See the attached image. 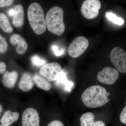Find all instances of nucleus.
I'll use <instances>...</instances> for the list:
<instances>
[{
	"instance_id": "1",
	"label": "nucleus",
	"mask_w": 126,
	"mask_h": 126,
	"mask_svg": "<svg viewBox=\"0 0 126 126\" xmlns=\"http://www.w3.org/2000/svg\"><path fill=\"white\" fill-rule=\"evenodd\" d=\"M81 99L88 108H97L108 102V94L105 88L98 85H94L88 88L83 92Z\"/></svg>"
},
{
	"instance_id": "2",
	"label": "nucleus",
	"mask_w": 126,
	"mask_h": 126,
	"mask_svg": "<svg viewBox=\"0 0 126 126\" xmlns=\"http://www.w3.org/2000/svg\"><path fill=\"white\" fill-rule=\"evenodd\" d=\"M27 17L31 27L35 33L41 35L45 32L47 26L44 11L39 4L33 2L30 5Z\"/></svg>"
},
{
	"instance_id": "3",
	"label": "nucleus",
	"mask_w": 126,
	"mask_h": 126,
	"mask_svg": "<svg viewBox=\"0 0 126 126\" xmlns=\"http://www.w3.org/2000/svg\"><path fill=\"white\" fill-rule=\"evenodd\" d=\"M46 23L49 31L58 36L61 35L65 30L63 22V11L58 6L52 7L46 16Z\"/></svg>"
},
{
	"instance_id": "4",
	"label": "nucleus",
	"mask_w": 126,
	"mask_h": 126,
	"mask_svg": "<svg viewBox=\"0 0 126 126\" xmlns=\"http://www.w3.org/2000/svg\"><path fill=\"white\" fill-rule=\"evenodd\" d=\"M89 45L87 38L79 36L75 38L70 44L68 50L69 55L73 58H78L86 51Z\"/></svg>"
},
{
	"instance_id": "5",
	"label": "nucleus",
	"mask_w": 126,
	"mask_h": 126,
	"mask_svg": "<svg viewBox=\"0 0 126 126\" xmlns=\"http://www.w3.org/2000/svg\"><path fill=\"white\" fill-rule=\"evenodd\" d=\"M110 58L118 72L126 73V51L121 47H115L111 51Z\"/></svg>"
},
{
	"instance_id": "6",
	"label": "nucleus",
	"mask_w": 126,
	"mask_h": 126,
	"mask_svg": "<svg viewBox=\"0 0 126 126\" xmlns=\"http://www.w3.org/2000/svg\"><path fill=\"white\" fill-rule=\"evenodd\" d=\"M101 6V2L98 0H86L81 6V14L86 19H94L98 15Z\"/></svg>"
},
{
	"instance_id": "7",
	"label": "nucleus",
	"mask_w": 126,
	"mask_h": 126,
	"mask_svg": "<svg viewBox=\"0 0 126 126\" xmlns=\"http://www.w3.org/2000/svg\"><path fill=\"white\" fill-rule=\"evenodd\" d=\"M61 65L57 63L46 64L41 68L40 74L49 81H56L63 72Z\"/></svg>"
},
{
	"instance_id": "8",
	"label": "nucleus",
	"mask_w": 126,
	"mask_h": 126,
	"mask_svg": "<svg viewBox=\"0 0 126 126\" xmlns=\"http://www.w3.org/2000/svg\"><path fill=\"white\" fill-rule=\"evenodd\" d=\"M119 77V73L117 69L107 67L98 73L97 79L102 83L111 85L115 83Z\"/></svg>"
},
{
	"instance_id": "9",
	"label": "nucleus",
	"mask_w": 126,
	"mask_h": 126,
	"mask_svg": "<svg viewBox=\"0 0 126 126\" xmlns=\"http://www.w3.org/2000/svg\"><path fill=\"white\" fill-rule=\"evenodd\" d=\"M22 126H40V118L38 112L34 108L26 109L22 117Z\"/></svg>"
},
{
	"instance_id": "10",
	"label": "nucleus",
	"mask_w": 126,
	"mask_h": 126,
	"mask_svg": "<svg viewBox=\"0 0 126 126\" xmlns=\"http://www.w3.org/2000/svg\"><path fill=\"white\" fill-rule=\"evenodd\" d=\"M10 42L12 45L15 46L16 52L19 54H24L27 51L28 48L27 43L19 35H12L10 38Z\"/></svg>"
},
{
	"instance_id": "11",
	"label": "nucleus",
	"mask_w": 126,
	"mask_h": 126,
	"mask_svg": "<svg viewBox=\"0 0 126 126\" xmlns=\"http://www.w3.org/2000/svg\"><path fill=\"white\" fill-rule=\"evenodd\" d=\"M95 117L92 113L87 112L84 113L80 118L81 126H106L101 121H94Z\"/></svg>"
},
{
	"instance_id": "12",
	"label": "nucleus",
	"mask_w": 126,
	"mask_h": 126,
	"mask_svg": "<svg viewBox=\"0 0 126 126\" xmlns=\"http://www.w3.org/2000/svg\"><path fill=\"white\" fill-rule=\"evenodd\" d=\"M33 77L29 73L23 74L19 83V87L23 92H28L33 88L34 85Z\"/></svg>"
},
{
	"instance_id": "13",
	"label": "nucleus",
	"mask_w": 126,
	"mask_h": 126,
	"mask_svg": "<svg viewBox=\"0 0 126 126\" xmlns=\"http://www.w3.org/2000/svg\"><path fill=\"white\" fill-rule=\"evenodd\" d=\"M55 83L58 87L61 88L64 91L70 92L73 86L74 83L72 81L67 79L66 74L63 71L55 81Z\"/></svg>"
},
{
	"instance_id": "14",
	"label": "nucleus",
	"mask_w": 126,
	"mask_h": 126,
	"mask_svg": "<svg viewBox=\"0 0 126 126\" xmlns=\"http://www.w3.org/2000/svg\"><path fill=\"white\" fill-rule=\"evenodd\" d=\"M18 78V73L16 71L11 72L6 71L3 75L2 83L5 87L11 88L15 86Z\"/></svg>"
},
{
	"instance_id": "15",
	"label": "nucleus",
	"mask_w": 126,
	"mask_h": 126,
	"mask_svg": "<svg viewBox=\"0 0 126 126\" xmlns=\"http://www.w3.org/2000/svg\"><path fill=\"white\" fill-rule=\"evenodd\" d=\"M19 116V113L18 112L7 110L2 116L0 121L2 125L9 126L18 120Z\"/></svg>"
},
{
	"instance_id": "16",
	"label": "nucleus",
	"mask_w": 126,
	"mask_h": 126,
	"mask_svg": "<svg viewBox=\"0 0 126 126\" xmlns=\"http://www.w3.org/2000/svg\"><path fill=\"white\" fill-rule=\"evenodd\" d=\"M15 14L12 20V23L16 27L22 26L24 23V11L21 5H17L15 7Z\"/></svg>"
},
{
	"instance_id": "17",
	"label": "nucleus",
	"mask_w": 126,
	"mask_h": 126,
	"mask_svg": "<svg viewBox=\"0 0 126 126\" xmlns=\"http://www.w3.org/2000/svg\"><path fill=\"white\" fill-rule=\"evenodd\" d=\"M33 79L36 86L46 91H49L52 88V84L50 81L42 76L38 74L34 75Z\"/></svg>"
},
{
	"instance_id": "18",
	"label": "nucleus",
	"mask_w": 126,
	"mask_h": 126,
	"mask_svg": "<svg viewBox=\"0 0 126 126\" xmlns=\"http://www.w3.org/2000/svg\"><path fill=\"white\" fill-rule=\"evenodd\" d=\"M0 28L5 32L10 33L13 29L6 16L3 13H0Z\"/></svg>"
},
{
	"instance_id": "19",
	"label": "nucleus",
	"mask_w": 126,
	"mask_h": 126,
	"mask_svg": "<svg viewBox=\"0 0 126 126\" xmlns=\"http://www.w3.org/2000/svg\"><path fill=\"white\" fill-rule=\"evenodd\" d=\"M106 16L109 20L116 24L122 25L124 23V21L123 19L117 17L115 14L112 12H108L106 14Z\"/></svg>"
},
{
	"instance_id": "20",
	"label": "nucleus",
	"mask_w": 126,
	"mask_h": 126,
	"mask_svg": "<svg viewBox=\"0 0 126 126\" xmlns=\"http://www.w3.org/2000/svg\"><path fill=\"white\" fill-rule=\"evenodd\" d=\"M31 61L32 64L36 66H41L45 65L46 61L37 55H34L31 57Z\"/></svg>"
},
{
	"instance_id": "21",
	"label": "nucleus",
	"mask_w": 126,
	"mask_h": 126,
	"mask_svg": "<svg viewBox=\"0 0 126 126\" xmlns=\"http://www.w3.org/2000/svg\"><path fill=\"white\" fill-rule=\"evenodd\" d=\"M8 44L4 38L0 35V53H4L7 50Z\"/></svg>"
},
{
	"instance_id": "22",
	"label": "nucleus",
	"mask_w": 126,
	"mask_h": 126,
	"mask_svg": "<svg viewBox=\"0 0 126 126\" xmlns=\"http://www.w3.org/2000/svg\"><path fill=\"white\" fill-rule=\"evenodd\" d=\"M52 49L53 50L54 53L56 56H60L62 55L64 53V50L60 49L56 45L53 46Z\"/></svg>"
},
{
	"instance_id": "23",
	"label": "nucleus",
	"mask_w": 126,
	"mask_h": 126,
	"mask_svg": "<svg viewBox=\"0 0 126 126\" xmlns=\"http://www.w3.org/2000/svg\"><path fill=\"white\" fill-rule=\"evenodd\" d=\"M120 120L122 123L126 124V105L120 114Z\"/></svg>"
},
{
	"instance_id": "24",
	"label": "nucleus",
	"mask_w": 126,
	"mask_h": 126,
	"mask_svg": "<svg viewBox=\"0 0 126 126\" xmlns=\"http://www.w3.org/2000/svg\"><path fill=\"white\" fill-rule=\"evenodd\" d=\"M14 1V0H0V7H2L4 6H9Z\"/></svg>"
},
{
	"instance_id": "25",
	"label": "nucleus",
	"mask_w": 126,
	"mask_h": 126,
	"mask_svg": "<svg viewBox=\"0 0 126 126\" xmlns=\"http://www.w3.org/2000/svg\"><path fill=\"white\" fill-rule=\"evenodd\" d=\"M47 126H64L63 123L59 120H54L50 123Z\"/></svg>"
},
{
	"instance_id": "26",
	"label": "nucleus",
	"mask_w": 126,
	"mask_h": 126,
	"mask_svg": "<svg viewBox=\"0 0 126 126\" xmlns=\"http://www.w3.org/2000/svg\"><path fill=\"white\" fill-rule=\"evenodd\" d=\"M6 66L5 63L3 62H0V73L4 74L6 70Z\"/></svg>"
},
{
	"instance_id": "27",
	"label": "nucleus",
	"mask_w": 126,
	"mask_h": 126,
	"mask_svg": "<svg viewBox=\"0 0 126 126\" xmlns=\"http://www.w3.org/2000/svg\"><path fill=\"white\" fill-rule=\"evenodd\" d=\"M8 14L10 16H14L15 14V9H10L8 12Z\"/></svg>"
},
{
	"instance_id": "28",
	"label": "nucleus",
	"mask_w": 126,
	"mask_h": 126,
	"mask_svg": "<svg viewBox=\"0 0 126 126\" xmlns=\"http://www.w3.org/2000/svg\"><path fill=\"white\" fill-rule=\"evenodd\" d=\"M2 110H3V108L1 104H0V116L1 115V112H2Z\"/></svg>"
},
{
	"instance_id": "29",
	"label": "nucleus",
	"mask_w": 126,
	"mask_h": 126,
	"mask_svg": "<svg viewBox=\"0 0 126 126\" xmlns=\"http://www.w3.org/2000/svg\"><path fill=\"white\" fill-rule=\"evenodd\" d=\"M0 126H4V125H2V124H1V125H0Z\"/></svg>"
}]
</instances>
